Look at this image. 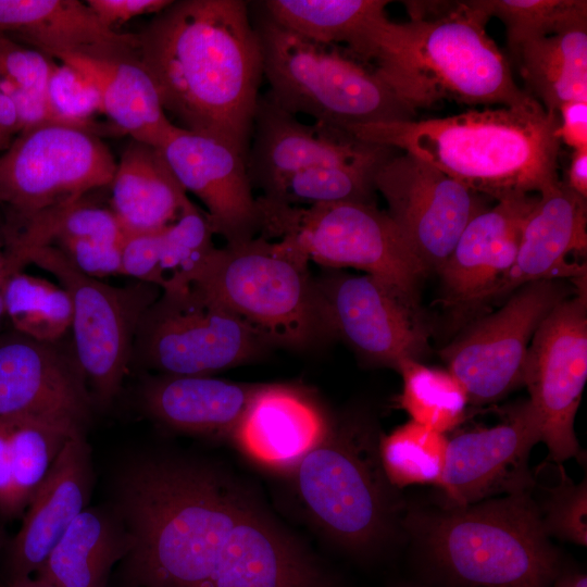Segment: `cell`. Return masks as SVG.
I'll return each mask as SVG.
<instances>
[{
  "label": "cell",
  "mask_w": 587,
  "mask_h": 587,
  "mask_svg": "<svg viewBox=\"0 0 587 587\" xmlns=\"http://www.w3.org/2000/svg\"><path fill=\"white\" fill-rule=\"evenodd\" d=\"M5 587H54L51 584L35 576L17 579Z\"/></svg>",
  "instance_id": "51"
},
{
  "label": "cell",
  "mask_w": 587,
  "mask_h": 587,
  "mask_svg": "<svg viewBox=\"0 0 587 587\" xmlns=\"http://www.w3.org/2000/svg\"><path fill=\"white\" fill-rule=\"evenodd\" d=\"M129 549V535L114 509L86 508L34 576L54 587H105L112 566Z\"/></svg>",
  "instance_id": "30"
},
{
  "label": "cell",
  "mask_w": 587,
  "mask_h": 587,
  "mask_svg": "<svg viewBox=\"0 0 587 587\" xmlns=\"http://www.w3.org/2000/svg\"><path fill=\"white\" fill-rule=\"evenodd\" d=\"M55 62L43 53L0 34V79L47 98Z\"/></svg>",
  "instance_id": "41"
},
{
  "label": "cell",
  "mask_w": 587,
  "mask_h": 587,
  "mask_svg": "<svg viewBox=\"0 0 587 587\" xmlns=\"http://www.w3.org/2000/svg\"><path fill=\"white\" fill-rule=\"evenodd\" d=\"M374 186L427 270L437 271L444 264L466 224L487 209L479 193L404 152L379 166Z\"/></svg>",
  "instance_id": "16"
},
{
  "label": "cell",
  "mask_w": 587,
  "mask_h": 587,
  "mask_svg": "<svg viewBox=\"0 0 587 587\" xmlns=\"http://www.w3.org/2000/svg\"><path fill=\"white\" fill-rule=\"evenodd\" d=\"M375 433L352 421H334L322 441L289 473L308 519L351 552L377 547L395 512Z\"/></svg>",
  "instance_id": "7"
},
{
  "label": "cell",
  "mask_w": 587,
  "mask_h": 587,
  "mask_svg": "<svg viewBox=\"0 0 587 587\" xmlns=\"http://www.w3.org/2000/svg\"><path fill=\"white\" fill-rule=\"evenodd\" d=\"M489 21L466 1H444L430 16L389 23L374 72L413 112L441 101L517 105L532 96L486 32Z\"/></svg>",
  "instance_id": "4"
},
{
  "label": "cell",
  "mask_w": 587,
  "mask_h": 587,
  "mask_svg": "<svg viewBox=\"0 0 587 587\" xmlns=\"http://www.w3.org/2000/svg\"><path fill=\"white\" fill-rule=\"evenodd\" d=\"M397 371L403 379L399 404L412 421L442 434L460 424L469 399L449 371L412 359L401 362Z\"/></svg>",
  "instance_id": "35"
},
{
  "label": "cell",
  "mask_w": 587,
  "mask_h": 587,
  "mask_svg": "<svg viewBox=\"0 0 587 587\" xmlns=\"http://www.w3.org/2000/svg\"><path fill=\"white\" fill-rule=\"evenodd\" d=\"M172 0H87L86 4L107 27L114 29L145 14H158L170 5Z\"/></svg>",
  "instance_id": "45"
},
{
  "label": "cell",
  "mask_w": 587,
  "mask_h": 587,
  "mask_svg": "<svg viewBox=\"0 0 587 587\" xmlns=\"http://www.w3.org/2000/svg\"><path fill=\"white\" fill-rule=\"evenodd\" d=\"M1 294L13 330L45 342L61 341L71 330L72 301L62 286L18 271L8 276Z\"/></svg>",
  "instance_id": "32"
},
{
  "label": "cell",
  "mask_w": 587,
  "mask_h": 587,
  "mask_svg": "<svg viewBox=\"0 0 587 587\" xmlns=\"http://www.w3.org/2000/svg\"><path fill=\"white\" fill-rule=\"evenodd\" d=\"M586 199L563 182L538 193L524 224L514 262L489 301L538 280H586V264L570 260L587 249Z\"/></svg>",
  "instance_id": "24"
},
{
  "label": "cell",
  "mask_w": 587,
  "mask_h": 587,
  "mask_svg": "<svg viewBox=\"0 0 587 587\" xmlns=\"http://www.w3.org/2000/svg\"><path fill=\"white\" fill-rule=\"evenodd\" d=\"M0 34L51 59H138L137 34L102 24L78 0H0Z\"/></svg>",
  "instance_id": "25"
},
{
  "label": "cell",
  "mask_w": 587,
  "mask_h": 587,
  "mask_svg": "<svg viewBox=\"0 0 587 587\" xmlns=\"http://www.w3.org/2000/svg\"><path fill=\"white\" fill-rule=\"evenodd\" d=\"M95 405L72 345L0 335V421L41 420L83 430Z\"/></svg>",
  "instance_id": "17"
},
{
  "label": "cell",
  "mask_w": 587,
  "mask_h": 587,
  "mask_svg": "<svg viewBox=\"0 0 587 587\" xmlns=\"http://www.w3.org/2000/svg\"><path fill=\"white\" fill-rule=\"evenodd\" d=\"M241 0H178L137 33L138 59L178 127L248 160L263 79L261 42Z\"/></svg>",
  "instance_id": "2"
},
{
  "label": "cell",
  "mask_w": 587,
  "mask_h": 587,
  "mask_svg": "<svg viewBox=\"0 0 587 587\" xmlns=\"http://www.w3.org/2000/svg\"><path fill=\"white\" fill-rule=\"evenodd\" d=\"M33 263L51 273L72 301V349L88 383L95 404L107 407L118 395L132 363L139 321L161 290L137 282L108 285L77 271L54 246L30 251Z\"/></svg>",
  "instance_id": "11"
},
{
  "label": "cell",
  "mask_w": 587,
  "mask_h": 587,
  "mask_svg": "<svg viewBox=\"0 0 587 587\" xmlns=\"http://www.w3.org/2000/svg\"><path fill=\"white\" fill-rule=\"evenodd\" d=\"M58 61L76 68L96 85L103 113L133 140L162 148L176 129L139 59L64 54Z\"/></svg>",
  "instance_id": "29"
},
{
  "label": "cell",
  "mask_w": 587,
  "mask_h": 587,
  "mask_svg": "<svg viewBox=\"0 0 587 587\" xmlns=\"http://www.w3.org/2000/svg\"><path fill=\"white\" fill-rule=\"evenodd\" d=\"M560 479L549 488L547 499L539 508L548 536L579 546L587 545V484H575L559 466Z\"/></svg>",
  "instance_id": "40"
},
{
  "label": "cell",
  "mask_w": 587,
  "mask_h": 587,
  "mask_svg": "<svg viewBox=\"0 0 587 587\" xmlns=\"http://www.w3.org/2000/svg\"><path fill=\"white\" fill-rule=\"evenodd\" d=\"M121 245L92 239H60L57 247L80 273L99 279L121 275Z\"/></svg>",
  "instance_id": "43"
},
{
  "label": "cell",
  "mask_w": 587,
  "mask_h": 587,
  "mask_svg": "<svg viewBox=\"0 0 587 587\" xmlns=\"http://www.w3.org/2000/svg\"><path fill=\"white\" fill-rule=\"evenodd\" d=\"M0 90L13 101L21 132L50 124L68 125L55 114L46 97L24 91L2 79Z\"/></svg>",
  "instance_id": "44"
},
{
  "label": "cell",
  "mask_w": 587,
  "mask_h": 587,
  "mask_svg": "<svg viewBox=\"0 0 587 587\" xmlns=\"http://www.w3.org/2000/svg\"><path fill=\"white\" fill-rule=\"evenodd\" d=\"M326 334L344 340L364 360L398 370L428 349L417 301L369 274H333L315 283Z\"/></svg>",
  "instance_id": "15"
},
{
  "label": "cell",
  "mask_w": 587,
  "mask_h": 587,
  "mask_svg": "<svg viewBox=\"0 0 587 587\" xmlns=\"http://www.w3.org/2000/svg\"><path fill=\"white\" fill-rule=\"evenodd\" d=\"M566 182H563L572 191L582 198H587V148L573 150Z\"/></svg>",
  "instance_id": "48"
},
{
  "label": "cell",
  "mask_w": 587,
  "mask_h": 587,
  "mask_svg": "<svg viewBox=\"0 0 587 587\" xmlns=\"http://www.w3.org/2000/svg\"><path fill=\"white\" fill-rule=\"evenodd\" d=\"M160 149L185 191L205 207L214 235L226 243L254 237L258 204L242 152L221 139L178 126Z\"/></svg>",
  "instance_id": "19"
},
{
  "label": "cell",
  "mask_w": 587,
  "mask_h": 587,
  "mask_svg": "<svg viewBox=\"0 0 587 587\" xmlns=\"http://www.w3.org/2000/svg\"><path fill=\"white\" fill-rule=\"evenodd\" d=\"M396 151L361 141L339 127L301 123L264 95L259 99L247 164L251 183L265 192L303 170L385 160Z\"/></svg>",
  "instance_id": "20"
},
{
  "label": "cell",
  "mask_w": 587,
  "mask_h": 587,
  "mask_svg": "<svg viewBox=\"0 0 587 587\" xmlns=\"http://www.w3.org/2000/svg\"><path fill=\"white\" fill-rule=\"evenodd\" d=\"M559 115L530 97L517 105L358 125L357 139L412 154L471 190L501 200L540 193L559 179Z\"/></svg>",
  "instance_id": "3"
},
{
  "label": "cell",
  "mask_w": 587,
  "mask_h": 587,
  "mask_svg": "<svg viewBox=\"0 0 587 587\" xmlns=\"http://www.w3.org/2000/svg\"><path fill=\"white\" fill-rule=\"evenodd\" d=\"M47 99L65 123L95 133L92 116L103 113L101 96L96 85L76 68L60 62L54 64Z\"/></svg>",
  "instance_id": "39"
},
{
  "label": "cell",
  "mask_w": 587,
  "mask_h": 587,
  "mask_svg": "<svg viewBox=\"0 0 587 587\" xmlns=\"http://www.w3.org/2000/svg\"><path fill=\"white\" fill-rule=\"evenodd\" d=\"M116 161L93 133L63 124L23 130L0 152L2 228L71 205L109 187Z\"/></svg>",
  "instance_id": "10"
},
{
  "label": "cell",
  "mask_w": 587,
  "mask_h": 587,
  "mask_svg": "<svg viewBox=\"0 0 587 587\" xmlns=\"http://www.w3.org/2000/svg\"><path fill=\"white\" fill-rule=\"evenodd\" d=\"M268 345L195 287L161 291L136 329L132 362L162 375H212L258 359Z\"/></svg>",
  "instance_id": "12"
},
{
  "label": "cell",
  "mask_w": 587,
  "mask_h": 587,
  "mask_svg": "<svg viewBox=\"0 0 587 587\" xmlns=\"http://www.w3.org/2000/svg\"><path fill=\"white\" fill-rule=\"evenodd\" d=\"M93 484L85 433L73 436L28 503L21 528L4 550L5 586L34 576L75 517L87 508Z\"/></svg>",
  "instance_id": "22"
},
{
  "label": "cell",
  "mask_w": 587,
  "mask_h": 587,
  "mask_svg": "<svg viewBox=\"0 0 587 587\" xmlns=\"http://www.w3.org/2000/svg\"><path fill=\"white\" fill-rule=\"evenodd\" d=\"M437 571L461 587H550L561 564L530 489L420 521Z\"/></svg>",
  "instance_id": "5"
},
{
  "label": "cell",
  "mask_w": 587,
  "mask_h": 587,
  "mask_svg": "<svg viewBox=\"0 0 587 587\" xmlns=\"http://www.w3.org/2000/svg\"><path fill=\"white\" fill-rule=\"evenodd\" d=\"M253 23L261 42L263 78L270 85L265 95L282 110L342 129L414 118L415 112L374 70L338 47L308 40L262 10Z\"/></svg>",
  "instance_id": "6"
},
{
  "label": "cell",
  "mask_w": 587,
  "mask_h": 587,
  "mask_svg": "<svg viewBox=\"0 0 587 587\" xmlns=\"http://www.w3.org/2000/svg\"><path fill=\"white\" fill-rule=\"evenodd\" d=\"M133 587H339L258 494L213 461L153 453L117 479Z\"/></svg>",
  "instance_id": "1"
},
{
  "label": "cell",
  "mask_w": 587,
  "mask_h": 587,
  "mask_svg": "<svg viewBox=\"0 0 587 587\" xmlns=\"http://www.w3.org/2000/svg\"><path fill=\"white\" fill-rule=\"evenodd\" d=\"M486 17L505 26L511 51L538 38L587 26L585 0H467Z\"/></svg>",
  "instance_id": "37"
},
{
  "label": "cell",
  "mask_w": 587,
  "mask_h": 587,
  "mask_svg": "<svg viewBox=\"0 0 587 587\" xmlns=\"http://www.w3.org/2000/svg\"><path fill=\"white\" fill-rule=\"evenodd\" d=\"M539 441L541 424L529 400L513 405L495 426L448 440L445 467L436 484L447 499L445 507L530 489L534 480L527 462Z\"/></svg>",
  "instance_id": "18"
},
{
  "label": "cell",
  "mask_w": 587,
  "mask_h": 587,
  "mask_svg": "<svg viewBox=\"0 0 587 587\" xmlns=\"http://www.w3.org/2000/svg\"><path fill=\"white\" fill-rule=\"evenodd\" d=\"M538 193L497 200L464 227L453 250L437 270L444 303L459 312L489 301L512 266L524 224Z\"/></svg>",
  "instance_id": "21"
},
{
  "label": "cell",
  "mask_w": 587,
  "mask_h": 587,
  "mask_svg": "<svg viewBox=\"0 0 587 587\" xmlns=\"http://www.w3.org/2000/svg\"><path fill=\"white\" fill-rule=\"evenodd\" d=\"M20 516L21 513L15 498L7 423L0 421V520L3 522Z\"/></svg>",
  "instance_id": "47"
},
{
  "label": "cell",
  "mask_w": 587,
  "mask_h": 587,
  "mask_svg": "<svg viewBox=\"0 0 587 587\" xmlns=\"http://www.w3.org/2000/svg\"><path fill=\"white\" fill-rule=\"evenodd\" d=\"M11 139H9L5 135H3L1 132H0V152H2L3 150H5L9 145L11 143Z\"/></svg>",
  "instance_id": "54"
},
{
  "label": "cell",
  "mask_w": 587,
  "mask_h": 587,
  "mask_svg": "<svg viewBox=\"0 0 587 587\" xmlns=\"http://www.w3.org/2000/svg\"><path fill=\"white\" fill-rule=\"evenodd\" d=\"M10 275H11V272L9 268L8 257H7L5 245H4L3 233H2V215L0 213V288L2 287L4 280Z\"/></svg>",
  "instance_id": "50"
},
{
  "label": "cell",
  "mask_w": 587,
  "mask_h": 587,
  "mask_svg": "<svg viewBox=\"0 0 587 587\" xmlns=\"http://www.w3.org/2000/svg\"><path fill=\"white\" fill-rule=\"evenodd\" d=\"M213 236L205 212L190 200L162 233L161 291L192 286L216 248Z\"/></svg>",
  "instance_id": "38"
},
{
  "label": "cell",
  "mask_w": 587,
  "mask_h": 587,
  "mask_svg": "<svg viewBox=\"0 0 587 587\" xmlns=\"http://www.w3.org/2000/svg\"><path fill=\"white\" fill-rule=\"evenodd\" d=\"M4 422L16 504L22 515L67 441L85 430L34 419Z\"/></svg>",
  "instance_id": "33"
},
{
  "label": "cell",
  "mask_w": 587,
  "mask_h": 587,
  "mask_svg": "<svg viewBox=\"0 0 587 587\" xmlns=\"http://www.w3.org/2000/svg\"><path fill=\"white\" fill-rule=\"evenodd\" d=\"M575 291L540 323L524 366V385L540 420L541 441L557 463L580 452L574 421L587 379L586 283Z\"/></svg>",
  "instance_id": "14"
},
{
  "label": "cell",
  "mask_w": 587,
  "mask_h": 587,
  "mask_svg": "<svg viewBox=\"0 0 587 587\" xmlns=\"http://www.w3.org/2000/svg\"><path fill=\"white\" fill-rule=\"evenodd\" d=\"M5 321H7V316H5L4 304H3V299H2L1 288H0V335L3 333V325Z\"/></svg>",
  "instance_id": "53"
},
{
  "label": "cell",
  "mask_w": 587,
  "mask_h": 587,
  "mask_svg": "<svg viewBox=\"0 0 587 587\" xmlns=\"http://www.w3.org/2000/svg\"><path fill=\"white\" fill-rule=\"evenodd\" d=\"M8 541H9V538H8L7 532L3 527L2 522H0V557L2 555Z\"/></svg>",
  "instance_id": "52"
},
{
  "label": "cell",
  "mask_w": 587,
  "mask_h": 587,
  "mask_svg": "<svg viewBox=\"0 0 587 587\" xmlns=\"http://www.w3.org/2000/svg\"><path fill=\"white\" fill-rule=\"evenodd\" d=\"M560 141L573 150L587 148V101H571L558 111Z\"/></svg>",
  "instance_id": "46"
},
{
  "label": "cell",
  "mask_w": 587,
  "mask_h": 587,
  "mask_svg": "<svg viewBox=\"0 0 587 587\" xmlns=\"http://www.w3.org/2000/svg\"><path fill=\"white\" fill-rule=\"evenodd\" d=\"M514 53L525 91L548 111L587 101V26L527 41Z\"/></svg>",
  "instance_id": "31"
},
{
  "label": "cell",
  "mask_w": 587,
  "mask_h": 587,
  "mask_svg": "<svg viewBox=\"0 0 587 587\" xmlns=\"http://www.w3.org/2000/svg\"><path fill=\"white\" fill-rule=\"evenodd\" d=\"M388 159L303 170L280 180L263 196L300 207L337 202L373 203L375 174Z\"/></svg>",
  "instance_id": "34"
},
{
  "label": "cell",
  "mask_w": 587,
  "mask_h": 587,
  "mask_svg": "<svg viewBox=\"0 0 587 587\" xmlns=\"http://www.w3.org/2000/svg\"><path fill=\"white\" fill-rule=\"evenodd\" d=\"M165 227L152 232L125 234L121 245V275L161 289L160 253Z\"/></svg>",
  "instance_id": "42"
},
{
  "label": "cell",
  "mask_w": 587,
  "mask_h": 587,
  "mask_svg": "<svg viewBox=\"0 0 587 587\" xmlns=\"http://www.w3.org/2000/svg\"><path fill=\"white\" fill-rule=\"evenodd\" d=\"M110 209L125 234L161 229L190 201L160 148L130 140L116 161Z\"/></svg>",
  "instance_id": "28"
},
{
  "label": "cell",
  "mask_w": 587,
  "mask_h": 587,
  "mask_svg": "<svg viewBox=\"0 0 587 587\" xmlns=\"http://www.w3.org/2000/svg\"><path fill=\"white\" fill-rule=\"evenodd\" d=\"M447 447L445 434L411 420L379 436L378 454L392 487L436 485L445 467Z\"/></svg>",
  "instance_id": "36"
},
{
  "label": "cell",
  "mask_w": 587,
  "mask_h": 587,
  "mask_svg": "<svg viewBox=\"0 0 587 587\" xmlns=\"http://www.w3.org/2000/svg\"><path fill=\"white\" fill-rule=\"evenodd\" d=\"M332 422L308 390L259 384L229 441L257 465L289 474L322 441Z\"/></svg>",
  "instance_id": "23"
},
{
  "label": "cell",
  "mask_w": 587,
  "mask_h": 587,
  "mask_svg": "<svg viewBox=\"0 0 587 587\" xmlns=\"http://www.w3.org/2000/svg\"><path fill=\"white\" fill-rule=\"evenodd\" d=\"M309 263L263 236L215 248L192 284L267 345L303 348L326 334Z\"/></svg>",
  "instance_id": "8"
},
{
  "label": "cell",
  "mask_w": 587,
  "mask_h": 587,
  "mask_svg": "<svg viewBox=\"0 0 587 587\" xmlns=\"http://www.w3.org/2000/svg\"><path fill=\"white\" fill-rule=\"evenodd\" d=\"M258 232L303 261L353 267L375 276L417 301L428 271L387 212L374 203L291 205L257 197Z\"/></svg>",
  "instance_id": "9"
},
{
  "label": "cell",
  "mask_w": 587,
  "mask_h": 587,
  "mask_svg": "<svg viewBox=\"0 0 587 587\" xmlns=\"http://www.w3.org/2000/svg\"><path fill=\"white\" fill-rule=\"evenodd\" d=\"M387 0H266L261 10L280 26L313 42L346 47L350 57L373 62L390 23Z\"/></svg>",
  "instance_id": "27"
},
{
  "label": "cell",
  "mask_w": 587,
  "mask_h": 587,
  "mask_svg": "<svg viewBox=\"0 0 587 587\" xmlns=\"http://www.w3.org/2000/svg\"><path fill=\"white\" fill-rule=\"evenodd\" d=\"M258 385L158 374L143 382L139 397L145 412L167 428L229 441Z\"/></svg>",
  "instance_id": "26"
},
{
  "label": "cell",
  "mask_w": 587,
  "mask_h": 587,
  "mask_svg": "<svg viewBox=\"0 0 587 587\" xmlns=\"http://www.w3.org/2000/svg\"><path fill=\"white\" fill-rule=\"evenodd\" d=\"M550 587H587V576L584 572L561 567Z\"/></svg>",
  "instance_id": "49"
},
{
  "label": "cell",
  "mask_w": 587,
  "mask_h": 587,
  "mask_svg": "<svg viewBox=\"0 0 587 587\" xmlns=\"http://www.w3.org/2000/svg\"><path fill=\"white\" fill-rule=\"evenodd\" d=\"M563 280L525 284L496 312L471 325L441 351L448 371L475 404L497 401L524 385L532 338L551 310L569 297Z\"/></svg>",
  "instance_id": "13"
}]
</instances>
